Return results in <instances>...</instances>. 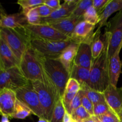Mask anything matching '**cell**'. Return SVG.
<instances>
[{"mask_svg": "<svg viewBox=\"0 0 122 122\" xmlns=\"http://www.w3.org/2000/svg\"><path fill=\"white\" fill-rule=\"evenodd\" d=\"M105 47L98 58L93 59L91 68L90 88L104 93L110 85L109 75L110 34L106 31L103 35Z\"/></svg>", "mask_w": 122, "mask_h": 122, "instance_id": "6da1fadb", "label": "cell"}, {"mask_svg": "<svg viewBox=\"0 0 122 122\" xmlns=\"http://www.w3.org/2000/svg\"><path fill=\"white\" fill-rule=\"evenodd\" d=\"M43 56L30 46L23 55L20 68L25 77L30 82L40 81L45 83L48 77L44 70Z\"/></svg>", "mask_w": 122, "mask_h": 122, "instance_id": "7a4b0ae2", "label": "cell"}, {"mask_svg": "<svg viewBox=\"0 0 122 122\" xmlns=\"http://www.w3.org/2000/svg\"><path fill=\"white\" fill-rule=\"evenodd\" d=\"M0 38L6 43L20 61L25 51L30 46L32 41L25 26L15 29L1 27Z\"/></svg>", "mask_w": 122, "mask_h": 122, "instance_id": "3957f363", "label": "cell"}, {"mask_svg": "<svg viewBox=\"0 0 122 122\" xmlns=\"http://www.w3.org/2000/svg\"><path fill=\"white\" fill-rule=\"evenodd\" d=\"M32 83L39 97L45 119L50 122L56 104L61 99L59 91L50 78L45 84L40 81H33Z\"/></svg>", "mask_w": 122, "mask_h": 122, "instance_id": "277c9868", "label": "cell"}, {"mask_svg": "<svg viewBox=\"0 0 122 122\" xmlns=\"http://www.w3.org/2000/svg\"><path fill=\"white\" fill-rule=\"evenodd\" d=\"M44 70L50 79L54 83L62 98L70 75L59 59H48L43 57Z\"/></svg>", "mask_w": 122, "mask_h": 122, "instance_id": "5b68a950", "label": "cell"}, {"mask_svg": "<svg viewBox=\"0 0 122 122\" xmlns=\"http://www.w3.org/2000/svg\"><path fill=\"white\" fill-rule=\"evenodd\" d=\"M72 42L70 39L64 41L36 39L32 40L30 46L45 58L58 59L64 49Z\"/></svg>", "mask_w": 122, "mask_h": 122, "instance_id": "8992f818", "label": "cell"}, {"mask_svg": "<svg viewBox=\"0 0 122 122\" xmlns=\"http://www.w3.org/2000/svg\"><path fill=\"white\" fill-rule=\"evenodd\" d=\"M17 99L27 106L32 113L39 119H45L44 112L38 94L35 90L32 82L15 91Z\"/></svg>", "mask_w": 122, "mask_h": 122, "instance_id": "52a82bcc", "label": "cell"}, {"mask_svg": "<svg viewBox=\"0 0 122 122\" xmlns=\"http://www.w3.org/2000/svg\"><path fill=\"white\" fill-rule=\"evenodd\" d=\"M30 82L20 67H14L5 70H0V89L6 88L15 92Z\"/></svg>", "mask_w": 122, "mask_h": 122, "instance_id": "ba28073f", "label": "cell"}, {"mask_svg": "<svg viewBox=\"0 0 122 122\" xmlns=\"http://www.w3.org/2000/svg\"><path fill=\"white\" fill-rule=\"evenodd\" d=\"M25 28L28 32L32 40L43 39L51 41H64L70 38L49 25L42 23L40 25H27Z\"/></svg>", "mask_w": 122, "mask_h": 122, "instance_id": "9c48e42d", "label": "cell"}, {"mask_svg": "<svg viewBox=\"0 0 122 122\" xmlns=\"http://www.w3.org/2000/svg\"><path fill=\"white\" fill-rule=\"evenodd\" d=\"M106 31L110 34L109 57L110 58L122 43V10L108 21Z\"/></svg>", "mask_w": 122, "mask_h": 122, "instance_id": "30bf717a", "label": "cell"}, {"mask_svg": "<svg viewBox=\"0 0 122 122\" xmlns=\"http://www.w3.org/2000/svg\"><path fill=\"white\" fill-rule=\"evenodd\" d=\"M95 25L85 20L80 21L75 27L70 39L73 42L81 44L83 42L91 43L95 35Z\"/></svg>", "mask_w": 122, "mask_h": 122, "instance_id": "8fae6325", "label": "cell"}, {"mask_svg": "<svg viewBox=\"0 0 122 122\" xmlns=\"http://www.w3.org/2000/svg\"><path fill=\"white\" fill-rule=\"evenodd\" d=\"M82 20H83V17H76L71 15L66 18L44 21L42 23L48 24L58 32L70 38L76 25Z\"/></svg>", "mask_w": 122, "mask_h": 122, "instance_id": "7c38bea8", "label": "cell"}, {"mask_svg": "<svg viewBox=\"0 0 122 122\" xmlns=\"http://www.w3.org/2000/svg\"><path fill=\"white\" fill-rule=\"evenodd\" d=\"M103 94L107 105L120 117L122 111V88H118L110 84Z\"/></svg>", "mask_w": 122, "mask_h": 122, "instance_id": "4fadbf2b", "label": "cell"}, {"mask_svg": "<svg viewBox=\"0 0 122 122\" xmlns=\"http://www.w3.org/2000/svg\"><path fill=\"white\" fill-rule=\"evenodd\" d=\"M20 62L6 43L0 38V70H5L19 67Z\"/></svg>", "mask_w": 122, "mask_h": 122, "instance_id": "5bb4252c", "label": "cell"}, {"mask_svg": "<svg viewBox=\"0 0 122 122\" xmlns=\"http://www.w3.org/2000/svg\"><path fill=\"white\" fill-rule=\"evenodd\" d=\"M15 92L11 89H0V112L1 114L11 117L17 101Z\"/></svg>", "mask_w": 122, "mask_h": 122, "instance_id": "9a60e30c", "label": "cell"}, {"mask_svg": "<svg viewBox=\"0 0 122 122\" xmlns=\"http://www.w3.org/2000/svg\"><path fill=\"white\" fill-rule=\"evenodd\" d=\"M92 60L91 43L83 42L80 44L73 64L91 70Z\"/></svg>", "mask_w": 122, "mask_h": 122, "instance_id": "2e32d148", "label": "cell"}, {"mask_svg": "<svg viewBox=\"0 0 122 122\" xmlns=\"http://www.w3.org/2000/svg\"><path fill=\"white\" fill-rule=\"evenodd\" d=\"M29 25L26 15L22 11L12 14H1L0 27L15 29Z\"/></svg>", "mask_w": 122, "mask_h": 122, "instance_id": "e0dca14e", "label": "cell"}, {"mask_svg": "<svg viewBox=\"0 0 122 122\" xmlns=\"http://www.w3.org/2000/svg\"><path fill=\"white\" fill-rule=\"evenodd\" d=\"M79 0H65L58 10L54 11L52 14L46 18H42V23L49 20L66 18L71 15L76 8Z\"/></svg>", "mask_w": 122, "mask_h": 122, "instance_id": "ac0fdd59", "label": "cell"}, {"mask_svg": "<svg viewBox=\"0 0 122 122\" xmlns=\"http://www.w3.org/2000/svg\"><path fill=\"white\" fill-rule=\"evenodd\" d=\"M122 48V43L114 54L110 58L109 75L110 84L117 87L119 78L122 71V61L120 60V52Z\"/></svg>", "mask_w": 122, "mask_h": 122, "instance_id": "d6986e66", "label": "cell"}, {"mask_svg": "<svg viewBox=\"0 0 122 122\" xmlns=\"http://www.w3.org/2000/svg\"><path fill=\"white\" fill-rule=\"evenodd\" d=\"M122 10V0H110L103 11L100 14V20L98 24L97 30L107 26L108 19L113 13Z\"/></svg>", "mask_w": 122, "mask_h": 122, "instance_id": "ffe728a7", "label": "cell"}, {"mask_svg": "<svg viewBox=\"0 0 122 122\" xmlns=\"http://www.w3.org/2000/svg\"><path fill=\"white\" fill-rule=\"evenodd\" d=\"M79 45L80 44L72 42L70 45H68L64 49V51L62 52L60 57L58 58L61 63L65 67L68 72L70 73V75Z\"/></svg>", "mask_w": 122, "mask_h": 122, "instance_id": "44dd1931", "label": "cell"}, {"mask_svg": "<svg viewBox=\"0 0 122 122\" xmlns=\"http://www.w3.org/2000/svg\"><path fill=\"white\" fill-rule=\"evenodd\" d=\"M91 71L89 69L73 64L70 72V78L76 80L81 86L86 85L90 87Z\"/></svg>", "mask_w": 122, "mask_h": 122, "instance_id": "7402d4cb", "label": "cell"}, {"mask_svg": "<svg viewBox=\"0 0 122 122\" xmlns=\"http://www.w3.org/2000/svg\"><path fill=\"white\" fill-rule=\"evenodd\" d=\"M101 31L97 30L95 32L94 38L91 42V50L93 59L98 58L103 51L105 42L103 36H101Z\"/></svg>", "mask_w": 122, "mask_h": 122, "instance_id": "603a6c76", "label": "cell"}, {"mask_svg": "<svg viewBox=\"0 0 122 122\" xmlns=\"http://www.w3.org/2000/svg\"><path fill=\"white\" fill-rule=\"evenodd\" d=\"M82 90L84 91L86 96L89 98V100L95 105L100 102H106L104 95L103 93L100 92L94 89L91 88L89 86L86 85L81 86Z\"/></svg>", "mask_w": 122, "mask_h": 122, "instance_id": "cb8c5ba5", "label": "cell"}, {"mask_svg": "<svg viewBox=\"0 0 122 122\" xmlns=\"http://www.w3.org/2000/svg\"><path fill=\"white\" fill-rule=\"evenodd\" d=\"M32 113V112L27 106L17 100L14 112L11 118H14L17 119H25L29 116Z\"/></svg>", "mask_w": 122, "mask_h": 122, "instance_id": "d4e9b609", "label": "cell"}, {"mask_svg": "<svg viewBox=\"0 0 122 122\" xmlns=\"http://www.w3.org/2000/svg\"><path fill=\"white\" fill-rule=\"evenodd\" d=\"M66 112V110L63 104L62 99H60L55 106L52 118L50 122H63Z\"/></svg>", "mask_w": 122, "mask_h": 122, "instance_id": "484cf974", "label": "cell"}, {"mask_svg": "<svg viewBox=\"0 0 122 122\" xmlns=\"http://www.w3.org/2000/svg\"><path fill=\"white\" fill-rule=\"evenodd\" d=\"M22 12L26 15L29 25H36L42 24V18L38 13L36 7L22 10Z\"/></svg>", "mask_w": 122, "mask_h": 122, "instance_id": "4316f807", "label": "cell"}, {"mask_svg": "<svg viewBox=\"0 0 122 122\" xmlns=\"http://www.w3.org/2000/svg\"><path fill=\"white\" fill-rule=\"evenodd\" d=\"M83 19L89 23L97 26L100 20V14L92 5L86 11L83 15Z\"/></svg>", "mask_w": 122, "mask_h": 122, "instance_id": "83f0119b", "label": "cell"}, {"mask_svg": "<svg viewBox=\"0 0 122 122\" xmlns=\"http://www.w3.org/2000/svg\"><path fill=\"white\" fill-rule=\"evenodd\" d=\"M93 0H79L77 5L71 15L76 17H83L86 11L92 6Z\"/></svg>", "mask_w": 122, "mask_h": 122, "instance_id": "f1b7e54d", "label": "cell"}, {"mask_svg": "<svg viewBox=\"0 0 122 122\" xmlns=\"http://www.w3.org/2000/svg\"><path fill=\"white\" fill-rule=\"evenodd\" d=\"M71 116L75 122L83 121L85 119L91 117L90 114L82 106H81L77 109L74 110L71 113Z\"/></svg>", "mask_w": 122, "mask_h": 122, "instance_id": "f546056e", "label": "cell"}, {"mask_svg": "<svg viewBox=\"0 0 122 122\" xmlns=\"http://www.w3.org/2000/svg\"><path fill=\"white\" fill-rule=\"evenodd\" d=\"M44 1L45 0H19L17 3L22 8V10H25L44 4Z\"/></svg>", "mask_w": 122, "mask_h": 122, "instance_id": "4dcf8cb0", "label": "cell"}, {"mask_svg": "<svg viewBox=\"0 0 122 122\" xmlns=\"http://www.w3.org/2000/svg\"><path fill=\"white\" fill-rule=\"evenodd\" d=\"M97 117L102 122H120V117L111 109Z\"/></svg>", "mask_w": 122, "mask_h": 122, "instance_id": "1f68e13d", "label": "cell"}, {"mask_svg": "<svg viewBox=\"0 0 122 122\" xmlns=\"http://www.w3.org/2000/svg\"><path fill=\"white\" fill-rule=\"evenodd\" d=\"M83 94V91L81 89V90L77 93V95H76L75 98L73 99V100L72 102H71L69 111L67 112L69 114H71V113H72L74 110H75L77 109V108H79V107L82 106V97Z\"/></svg>", "mask_w": 122, "mask_h": 122, "instance_id": "d6a6232c", "label": "cell"}, {"mask_svg": "<svg viewBox=\"0 0 122 122\" xmlns=\"http://www.w3.org/2000/svg\"><path fill=\"white\" fill-rule=\"evenodd\" d=\"M110 110L106 102H100L94 105V116H100Z\"/></svg>", "mask_w": 122, "mask_h": 122, "instance_id": "836d02e7", "label": "cell"}, {"mask_svg": "<svg viewBox=\"0 0 122 122\" xmlns=\"http://www.w3.org/2000/svg\"><path fill=\"white\" fill-rule=\"evenodd\" d=\"M81 89L82 88H81V84L76 80L73 78L69 79L66 85L65 91L77 94Z\"/></svg>", "mask_w": 122, "mask_h": 122, "instance_id": "e575fe53", "label": "cell"}, {"mask_svg": "<svg viewBox=\"0 0 122 122\" xmlns=\"http://www.w3.org/2000/svg\"><path fill=\"white\" fill-rule=\"evenodd\" d=\"M82 106L85 108L91 116H94V104L86 96L84 91L82 97Z\"/></svg>", "mask_w": 122, "mask_h": 122, "instance_id": "d590c367", "label": "cell"}, {"mask_svg": "<svg viewBox=\"0 0 122 122\" xmlns=\"http://www.w3.org/2000/svg\"><path fill=\"white\" fill-rule=\"evenodd\" d=\"M38 13L41 18H46L50 16L54 10L45 4H42L36 7Z\"/></svg>", "mask_w": 122, "mask_h": 122, "instance_id": "8d00e7d4", "label": "cell"}, {"mask_svg": "<svg viewBox=\"0 0 122 122\" xmlns=\"http://www.w3.org/2000/svg\"><path fill=\"white\" fill-rule=\"evenodd\" d=\"M110 0H93L92 5L99 14H101L105 9Z\"/></svg>", "mask_w": 122, "mask_h": 122, "instance_id": "74e56055", "label": "cell"}, {"mask_svg": "<svg viewBox=\"0 0 122 122\" xmlns=\"http://www.w3.org/2000/svg\"><path fill=\"white\" fill-rule=\"evenodd\" d=\"M44 4L48 6L54 11L59 9L61 5L60 0H45Z\"/></svg>", "mask_w": 122, "mask_h": 122, "instance_id": "f35d334b", "label": "cell"}, {"mask_svg": "<svg viewBox=\"0 0 122 122\" xmlns=\"http://www.w3.org/2000/svg\"><path fill=\"white\" fill-rule=\"evenodd\" d=\"M63 122H75V120L73 119L71 114H69V113L66 111V112L65 113V115H64V117Z\"/></svg>", "mask_w": 122, "mask_h": 122, "instance_id": "ab89813d", "label": "cell"}, {"mask_svg": "<svg viewBox=\"0 0 122 122\" xmlns=\"http://www.w3.org/2000/svg\"><path fill=\"white\" fill-rule=\"evenodd\" d=\"M2 118H1V122H10L9 120V116L5 114H1Z\"/></svg>", "mask_w": 122, "mask_h": 122, "instance_id": "60d3db41", "label": "cell"}, {"mask_svg": "<svg viewBox=\"0 0 122 122\" xmlns=\"http://www.w3.org/2000/svg\"><path fill=\"white\" fill-rule=\"evenodd\" d=\"M83 122H95V120H94V119L92 118V117H91L88 118V119H85L83 121Z\"/></svg>", "mask_w": 122, "mask_h": 122, "instance_id": "b9f144b4", "label": "cell"}, {"mask_svg": "<svg viewBox=\"0 0 122 122\" xmlns=\"http://www.w3.org/2000/svg\"><path fill=\"white\" fill-rule=\"evenodd\" d=\"M92 118L94 119V120H95V122H101V120H100V119L97 117L95 116H92Z\"/></svg>", "mask_w": 122, "mask_h": 122, "instance_id": "7bdbcfd3", "label": "cell"}, {"mask_svg": "<svg viewBox=\"0 0 122 122\" xmlns=\"http://www.w3.org/2000/svg\"><path fill=\"white\" fill-rule=\"evenodd\" d=\"M38 122H50L45 119H39Z\"/></svg>", "mask_w": 122, "mask_h": 122, "instance_id": "ee69618b", "label": "cell"}, {"mask_svg": "<svg viewBox=\"0 0 122 122\" xmlns=\"http://www.w3.org/2000/svg\"><path fill=\"white\" fill-rule=\"evenodd\" d=\"M120 117H122V112H121V114H120Z\"/></svg>", "mask_w": 122, "mask_h": 122, "instance_id": "f6af8a7d", "label": "cell"}, {"mask_svg": "<svg viewBox=\"0 0 122 122\" xmlns=\"http://www.w3.org/2000/svg\"><path fill=\"white\" fill-rule=\"evenodd\" d=\"M120 122H122V118L120 117Z\"/></svg>", "mask_w": 122, "mask_h": 122, "instance_id": "bcb514c9", "label": "cell"}]
</instances>
